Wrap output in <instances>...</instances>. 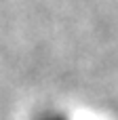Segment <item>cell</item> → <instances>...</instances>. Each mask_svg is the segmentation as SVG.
<instances>
[{
	"instance_id": "obj_1",
	"label": "cell",
	"mask_w": 118,
	"mask_h": 120,
	"mask_svg": "<svg viewBox=\"0 0 118 120\" xmlns=\"http://www.w3.org/2000/svg\"><path fill=\"white\" fill-rule=\"evenodd\" d=\"M32 120H72V118H70L63 110H57V108H44V110H40Z\"/></svg>"
}]
</instances>
